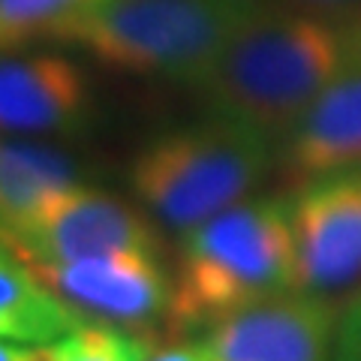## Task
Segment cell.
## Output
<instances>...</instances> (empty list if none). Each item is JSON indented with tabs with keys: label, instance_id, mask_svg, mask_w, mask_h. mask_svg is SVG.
<instances>
[{
	"label": "cell",
	"instance_id": "obj_3",
	"mask_svg": "<svg viewBox=\"0 0 361 361\" xmlns=\"http://www.w3.org/2000/svg\"><path fill=\"white\" fill-rule=\"evenodd\" d=\"M274 166V139L238 118L208 111L139 145L127 166V187L154 223L187 232L253 196Z\"/></svg>",
	"mask_w": 361,
	"mask_h": 361
},
{
	"label": "cell",
	"instance_id": "obj_16",
	"mask_svg": "<svg viewBox=\"0 0 361 361\" xmlns=\"http://www.w3.org/2000/svg\"><path fill=\"white\" fill-rule=\"evenodd\" d=\"M268 4L304 9V13H316V16L349 18V21H355L361 16V0H268Z\"/></svg>",
	"mask_w": 361,
	"mask_h": 361
},
{
	"label": "cell",
	"instance_id": "obj_11",
	"mask_svg": "<svg viewBox=\"0 0 361 361\" xmlns=\"http://www.w3.org/2000/svg\"><path fill=\"white\" fill-rule=\"evenodd\" d=\"M87 180V163L61 142L0 135V223Z\"/></svg>",
	"mask_w": 361,
	"mask_h": 361
},
{
	"label": "cell",
	"instance_id": "obj_8",
	"mask_svg": "<svg viewBox=\"0 0 361 361\" xmlns=\"http://www.w3.org/2000/svg\"><path fill=\"white\" fill-rule=\"evenodd\" d=\"M33 268L70 307L97 322L145 331L160 319L166 322L172 307L175 280L163 268L160 253L121 250Z\"/></svg>",
	"mask_w": 361,
	"mask_h": 361
},
{
	"label": "cell",
	"instance_id": "obj_15",
	"mask_svg": "<svg viewBox=\"0 0 361 361\" xmlns=\"http://www.w3.org/2000/svg\"><path fill=\"white\" fill-rule=\"evenodd\" d=\"M331 361H361V292L341 307Z\"/></svg>",
	"mask_w": 361,
	"mask_h": 361
},
{
	"label": "cell",
	"instance_id": "obj_10",
	"mask_svg": "<svg viewBox=\"0 0 361 361\" xmlns=\"http://www.w3.org/2000/svg\"><path fill=\"white\" fill-rule=\"evenodd\" d=\"M361 163V54L334 75L277 142V166L289 180H301Z\"/></svg>",
	"mask_w": 361,
	"mask_h": 361
},
{
	"label": "cell",
	"instance_id": "obj_4",
	"mask_svg": "<svg viewBox=\"0 0 361 361\" xmlns=\"http://www.w3.org/2000/svg\"><path fill=\"white\" fill-rule=\"evenodd\" d=\"M259 0H103L51 42L109 70L193 87Z\"/></svg>",
	"mask_w": 361,
	"mask_h": 361
},
{
	"label": "cell",
	"instance_id": "obj_2",
	"mask_svg": "<svg viewBox=\"0 0 361 361\" xmlns=\"http://www.w3.org/2000/svg\"><path fill=\"white\" fill-rule=\"evenodd\" d=\"M166 334L205 331L223 316L298 289L292 196H247L180 232Z\"/></svg>",
	"mask_w": 361,
	"mask_h": 361
},
{
	"label": "cell",
	"instance_id": "obj_19",
	"mask_svg": "<svg viewBox=\"0 0 361 361\" xmlns=\"http://www.w3.org/2000/svg\"><path fill=\"white\" fill-rule=\"evenodd\" d=\"M355 21H358V33H361V16H358V18H355Z\"/></svg>",
	"mask_w": 361,
	"mask_h": 361
},
{
	"label": "cell",
	"instance_id": "obj_6",
	"mask_svg": "<svg viewBox=\"0 0 361 361\" xmlns=\"http://www.w3.org/2000/svg\"><path fill=\"white\" fill-rule=\"evenodd\" d=\"M97 121V87L75 58L30 45L0 51V135L78 142Z\"/></svg>",
	"mask_w": 361,
	"mask_h": 361
},
{
	"label": "cell",
	"instance_id": "obj_14",
	"mask_svg": "<svg viewBox=\"0 0 361 361\" xmlns=\"http://www.w3.org/2000/svg\"><path fill=\"white\" fill-rule=\"evenodd\" d=\"M154 353V337L121 325L87 319L61 341L49 343L51 361H148Z\"/></svg>",
	"mask_w": 361,
	"mask_h": 361
},
{
	"label": "cell",
	"instance_id": "obj_9",
	"mask_svg": "<svg viewBox=\"0 0 361 361\" xmlns=\"http://www.w3.org/2000/svg\"><path fill=\"white\" fill-rule=\"evenodd\" d=\"M337 316L329 295L295 289L223 316L199 343L205 361H331Z\"/></svg>",
	"mask_w": 361,
	"mask_h": 361
},
{
	"label": "cell",
	"instance_id": "obj_12",
	"mask_svg": "<svg viewBox=\"0 0 361 361\" xmlns=\"http://www.w3.org/2000/svg\"><path fill=\"white\" fill-rule=\"evenodd\" d=\"M87 316L70 307L27 259L0 244V341L49 346Z\"/></svg>",
	"mask_w": 361,
	"mask_h": 361
},
{
	"label": "cell",
	"instance_id": "obj_1",
	"mask_svg": "<svg viewBox=\"0 0 361 361\" xmlns=\"http://www.w3.org/2000/svg\"><path fill=\"white\" fill-rule=\"evenodd\" d=\"M358 54V21L259 0L196 90L208 111L280 142Z\"/></svg>",
	"mask_w": 361,
	"mask_h": 361
},
{
	"label": "cell",
	"instance_id": "obj_13",
	"mask_svg": "<svg viewBox=\"0 0 361 361\" xmlns=\"http://www.w3.org/2000/svg\"><path fill=\"white\" fill-rule=\"evenodd\" d=\"M99 4L103 0H0V51L51 42L63 25Z\"/></svg>",
	"mask_w": 361,
	"mask_h": 361
},
{
	"label": "cell",
	"instance_id": "obj_7",
	"mask_svg": "<svg viewBox=\"0 0 361 361\" xmlns=\"http://www.w3.org/2000/svg\"><path fill=\"white\" fill-rule=\"evenodd\" d=\"M298 289L341 295L361 283V163L301 180L292 193Z\"/></svg>",
	"mask_w": 361,
	"mask_h": 361
},
{
	"label": "cell",
	"instance_id": "obj_18",
	"mask_svg": "<svg viewBox=\"0 0 361 361\" xmlns=\"http://www.w3.org/2000/svg\"><path fill=\"white\" fill-rule=\"evenodd\" d=\"M0 361H51V358H49V346L0 341Z\"/></svg>",
	"mask_w": 361,
	"mask_h": 361
},
{
	"label": "cell",
	"instance_id": "obj_5",
	"mask_svg": "<svg viewBox=\"0 0 361 361\" xmlns=\"http://www.w3.org/2000/svg\"><path fill=\"white\" fill-rule=\"evenodd\" d=\"M0 244L30 265L121 250L160 253V235L148 214L90 180L49 196L21 217L4 220Z\"/></svg>",
	"mask_w": 361,
	"mask_h": 361
},
{
	"label": "cell",
	"instance_id": "obj_17",
	"mask_svg": "<svg viewBox=\"0 0 361 361\" xmlns=\"http://www.w3.org/2000/svg\"><path fill=\"white\" fill-rule=\"evenodd\" d=\"M148 361H205L199 341H184V337H172V343L151 353Z\"/></svg>",
	"mask_w": 361,
	"mask_h": 361
}]
</instances>
